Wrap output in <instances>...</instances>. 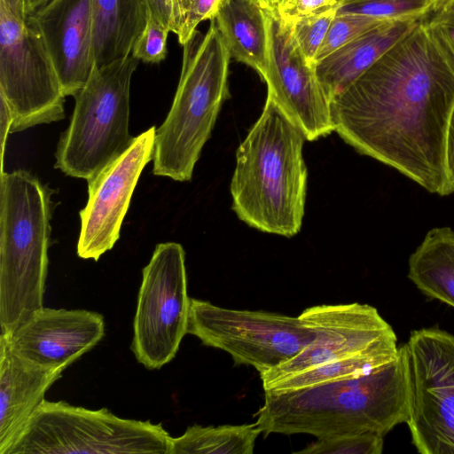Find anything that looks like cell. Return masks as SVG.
I'll use <instances>...</instances> for the list:
<instances>
[{
    "label": "cell",
    "instance_id": "6da1fadb",
    "mask_svg": "<svg viewBox=\"0 0 454 454\" xmlns=\"http://www.w3.org/2000/svg\"><path fill=\"white\" fill-rule=\"evenodd\" d=\"M334 131L359 153L431 193L453 192L446 136L454 108V69L427 21L415 26L330 101Z\"/></svg>",
    "mask_w": 454,
    "mask_h": 454
},
{
    "label": "cell",
    "instance_id": "7a4b0ae2",
    "mask_svg": "<svg viewBox=\"0 0 454 454\" xmlns=\"http://www.w3.org/2000/svg\"><path fill=\"white\" fill-rule=\"evenodd\" d=\"M408 383L402 348L397 358L364 376L289 390L264 391L254 414L264 436L317 438L373 433L385 436L408 419Z\"/></svg>",
    "mask_w": 454,
    "mask_h": 454
},
{
    "label": "cell",
    "instance_id": "3957f363",
    "mask_svg": "<svg viewBox=\"0 0 454 454\" xmlns=\"http://www.w3.org/2000/svg\"><path fill=\"white\" fill-rule=\"evenodd\" d=\"M304 140L300 128L267 96L262 114L236 153L231 193L241 221L287 238L300 231L308 176Z\"/></svg>",
    "mask_w": 454,
    "mask_h": 454
},
{
    "label": "cell",
    "instance_id": "277c9868",
    "mask_svg": "<svg viewBox=\"0 0 454 454\" xmlns=\"http://www.w3.org/2000/svg\"><path fill=\"white\" fill-rule=\"evenodd\" d=\"M51 194L29 172L0 175V326L12 333L43 307Z\"/></svg>",
    "mask_w": 454,
    "mask_h": 454
},
{
    "label": "cell",
    "instance_id": "5b68a950",
    "mask_svg": "<svg viewBox=\"0 0 454 454\" xmlns=\"http://www.w3.org/2000/svg\"><path fill=\"white\" fill-rule=\"evenodd\" d=\"M178 86L170 110L155 130V176L189 181L209 138L223 101L229 98L230 52L214 20L185 43Z\"/></svg>",
    "mask_w": 454,
    "mask_h": 454
},
{
    "label": "cell",
    "instance_id": "8992f818",
    "mask_svg": "<svg viewBox=\"0 0 454 454\" xmlns=\"http://www.w3.org/2000/svg\"><path fill=\"white\" fill-rule=\"evenodd\" d=\"M138 62L130 54L94 66L74 96V113L58 143L55 168L88 181L129 147L134 138L129 132V88Z\"/></svg>",
    "mask_w": 454,
    "mask_h": 454
},
{
    "label": "cell",
    "instance_id": "52a82bcc",
    "mask_svg": "<svg viewBox=\"0 0 454 454\" xmlns=\"http://www.w3.org/2000/svg\"><path fill=\"white\" fill-rule=\"evenodd\" d=\"M161 424L43 400L7 454H169Z\"/></svg>",
    "mask_w": 454,
    "mask_h": 454
},
{
    "label": "cell",
    "instance_id": "ba28073f",
    "mask_svg": "<svg viewBox=\"0 0 454 454\" xmlns=\"http://www.w3.org/2000/svg\"><path fill=\"white\" fill-rule=\"evenodd\" d=\"M187 333L259 374L290 360L316 337L299 316L227 309L195 298H191Z\"/></svg>",
    "mask_w": 454,
    "mask_h": 454
},
{
    "label": "cell",
    "instance_id": "9c48e42d",
    "mask_svg": "<svg viewBox=\"0 0 454 454\" xmlns=\"http://www.w3.org/2000/svg\"><path fill=\"white\" fill-rule=\"evenodd\" d=\"M401 348L412 444L420 454H454V335L436 327L414 330Z\"/></svg>",
    "mask_w": 454,
    "mask_h": 454
},
{
    "label": "cell",
    "instance_id": "30bf717a",
    "mask_svg": "<svg viewBox=\"0 0 454 454\" xmlns=\"http://www.w3.org/2000/svg\"><path fill=\"white\" fill-rule=\"evenodd\" d=\"M0 96L13 117L11 133L65 116V97L44 40L30 17L0 7Z\"/></svg>",
    "mask_w": 454,
    "mask_h": 454
},
{
    "label": "cell",
    "instance_id": "8fae6325",
    "mask_svg": "<svg viewBox=\"0 0 454 454\" xmlns=\"http://www.w3.org/2000/svg\"><path fill=\"white\" fill-rule=\"evenodd\" d=\"M190 305L183 247L158 244L142 270L133 321L131 350L138 363L158 370L174 359L187 333Z\"/></svg>",
    "mask_w": 454,
    "mask_h": 454
},
{
    "label": "cell",
    "instance_id": "7c38bea8",
    "mask_svg": "<svg viewBox=\"0 0 454 454\" xmlns=\"http://www.w3.org/2000/svg\"><path fill=\"white\" fill-rule=\"evenodd\" d=\"M316 337L286 363L260 374L263 388L284 377L376 349H398L392 326L369 304H323L300 315Z\"/></svg>",
    "mask_w": 454,
    "mask_h": 454
},
{
    "label": "cell",
    "instance_id": "4fadbf2b",
    "mask_svg": "<svg viewBox=\"0 0 454 454\" xmlns=\"http://www.w3.org/2000/svg\"><path fill=\"white\" fill-rule=\"evenodd\" d=\"M269 14L268 66L262 80L270 97L313 141L334 131L330 101L317 79L315 64L300 50L292 24Z\"/></svg>",
    "mask_w": 454,
    "mask_h": 454
},
{
    "label": "cell",
    "instance_id": "5bb4252c",
    "mask_svg": "<svg viewBox=\"0 0 454 454\" xmlns=\"http://www.w3.org/2000/svg\"><path fill=\"white\" fill-rule=\"evenodd\" d=\"M155 130L153 126L135 137L123 153L88 180V202L80 211V258L98 261L120 238L138 178L153 158Z\"/></svg>",
    "mask_w": 454,
    "mask_h": 454
},
{
    "label": "cell",
    "instance_id": "9a60e30c",
    "mask_svg": "<svg viewBox=\"0 0 454 454\" xmlns=\"http://www.w3.org/2000/svg\"><path fill=\"white\" fill-rule=\"evenodd\" d=\"M101 314L43 307L8 336L23 358L45 367H68L105 336Z\"/></svg>",
    "mask_w": 454,
    "mask_h": 454
},
{
    "label": "cell",
    "instance_id": "2e32d148",
    "mask_svg": "<svg viewBox=\"0 0 454 454\" xmlns=\"http://www.w3.org/2000/svg\"><path fill=\"white\" fill-rule=\"evenodd\" d=\"M50 52L66 96H74L94 66L91 0H53L29 16Z\"/></svg>",
    "mask_w": 454,
    "mask_h": 454
},
{
    "label": "cell",
    "instance_id": "e0dca14e",
    "mask_svg": "<svg viewBox=\"0 0 454 454\" xmlns=\"http://www.w3.org/2000/svg\"><path fill=\"white\" fill-rule=\"evenodd\" d=\"M67 367H45L19 356L0 335V454H7Z\"/></svg>",
    "mask_w": 454,
    "mask_h": 454
},
{
    "label": "cell",
    "instance_id": "ac0fdd59",
    "mask_svg": "<svg viewBox=\"0 0 454 454\" xmlns=\"http://www.w3.org/2000/svg\"><path fill=\"white\" fill-rule=\"evenodd\" d=\"M418 21H386L317 60L315 71L329 101L371 67Z\"/></svg>",
    "mask_w": 454,
    "mask_h": 454
},
{
    "label": "cell",
    "instance_id": "d6986e66",
    "mask_svg": "<svg viewBox=\"0 0 454 454\" xmlns=\"http://www.w3.org/2000/svg\"><path fill=\"white\" fill-rule=\"evenodd\" d=\"M231 58L265 74L269 55V14L258 0H221L213 19Z\"/></svg>",
    "mask_w": 454,
    "mask_h": 454
},
{
    "label": "cell",
    "instance_id": "ffe728a7",
    "mask_svg": "<svg viewBox=\"0 0 454 454\" xmlns=\"http://www.w3.org/2000/svg\"><path fill=\"white\" fill-rule=\"evenodd\" d=\"M91 6L95 65L130 55L148 20L146 0H91Z\"/></svg>",
    "mask_w": 454,
    "mask_h": 454
},
{
    "label": "cell",
    "instance_id": "44dd1931",
    "mask_svg": "<svg viewBox=\"0 0 454 454\" xmlns=\"http://www.w3.org/2000/svg\"><path fill=\"white\" fill-rule=\"evenodd\" d=\"M408 278L425 295L454 308V231L431 229L411 254Z\"/></svg>",
    "mask_w": 454,
    "mask_h": 454
},
{
    "label": "cell",
    "instance_id": "7402d4cb",
    "mask_svg": "<svg viewBox=\"0 0 454 454\" xmlns=\"http://www.w3.org/2000/svg\"><path fill=\"white\" fill-rule=\"evenodd\" d=\"M262 434L256 422L243 425H192L172 437L169 454H253Z\"/></svg>",
    "mask_w": 454,
    "mask_h": 454
},
{
    "label": "cell",
    "instance_id": "603a6c76",
    "mask_svg": "<svg viewBox=\"0 0 454 454\" xmlns=\"http://www.w3.org/2000/svg\"><path fill=\"white\" fill-rule=\"evenodd\" d=\"M398 349H376L325 363L279 379L266 387L269 390H289L324 382L356 378L380 370L395 361Z\"/></svg>",
    "mask_w": 454,
    "mask_h": 454
},
{
    "label": "cell",
    "instance_id": "cb8c5ba5",
    "mask_svg": "<svg viewBox=\"0 0 454 454\" xmlns=\"http://www.w3.org/2000/svg\"><path fill=\"white\" fill-rule=\"evenodd\" d=\"M431 0H344L337 13H352L392 21L423 20L431 12Z\"/></svg>",
    "mask_w": 454,
    "mask_h": 454
},
{
    "label": "cell",
    "instance_id": "d4e9b609",
    "mask_svg": "<svg viewBox=\"0 0 454 454\" xmlns=\"http://www.w3.org/2000/svg\"><path fill=\"white\" fill-rule=\"evenodd\" d=\"M384 436L373 433L341 434L317 438L295 452L301 454H380Z\"/></svg>",
    "mask_w": 454,
    "mask_h": 454
},
{
    "label": "cell",
    "instance_id": "484cf974",
    "mask_svg": "<svg viewBox=\"0 0 454 454\" xmlns=\"http://www.w3.org/2000/svg\"><path fill=\"white\" fill-rule=\"evenodd\" d=\"M386 21L358 14L336 12L317 56L316 62Z\"/></svg>",
    "mask_w": 454,
    "mask_h": 454
},
{
    "label": "cell",
    "instance_id": "4316f807",
    "mask_svg": "<svg viewBox=\"0 0 454 454\" xmlns=\"http://www.w3.org/2000/svg\"><path fill=\"white\" fill-rule=\"evenodd\" d=\"M337 10L332 9L292 23L293 35L300 50L314 64Z\"/></svg>",
    "mask_w": 454,
    "mask_h": 454
},
{
    "label": "cell",
    "instance_id": "83f0119b",
    "mask_svg": "<svg viewBox=\"0 0 454 454\" xmlns=\"http://www.w3.org/2000/svg\"><path fill=\"white\" fill-rule=\"evenodd\" d=\"M169 32L160 21L149 15L144 31L132 48L131 55L145 63H160L167 56Z\"/></svg>",
    "mask_w": 454,
    "mask_h": 454
},
{
    "label": "cell",
    "instance_id": "f1b7e54d",
    "mask_svg": "<svg viewBox=\"0 0 454 454\" xmlns=\"http://www.w3.org/2000/svg\"><path fill=\"white\" fill-rule=\"evenodd\" d=\"M221 0H184L181 21L176 33L181 45L187 43L197 31L198 25L213 20Z\"/></svg>",
    "mask_w": 454,
    "mask_h": 454
},
{
    "label": "cell",
    "instance_id": "f546056e",
    "mask_svg": "<svg viewBox=\"0 0 454 454\" xmlns=\"http://www.w3.org/2000/svg\"><path fill=\"white\" fill-rule=\"evenodd\" d=\"M344 0H282L277 12L280 20L286 23L338 9Z\"/></svg>",
    "mask_w": 454,
    "mask_h": 454
},
{
    "label": "cell",
    "instance_id": "4dcf8cb0",
    "mask_svg": "<svg viewBox=\"0 0 454 454\" xmlns=\"http://www.w3.org/2000/svg\"><path fill=\"white\" fill-rule=\"evenodd\" d=\"M427 23L431 35L454 69V7L434 14Z\"/></svg>",
    "mask_w": 454,
    "mask_h": 454
},
{
    "label": "cell",
    "instance_id": "1f68e13d",
    "mask_svg": "<svg viewBox=\"0 0 454 454\" xmlns=\"http://www.w3.org/2000/svg\"><path fill=\"white\" fill-rule=\"evenodd\" d=\"M183 1L146 0L149 15L176 34L181 21Z\"/></svg>",
    "mask_w": 454,
    "mask_h": 454
},
{
    "label": "cell",
    "instance_id": "d6a6232c",
    "mask_svg": "<svg viewBox=\"0 0 454 454\" xmlns=\"http://www.w3.org/2000/svg\"><path fill=\"white\" fill-rule=\"evenodd\" d=\"M13 121L12 111L5 101V99L0 96V145H1V173H4V155L5 144L7 141L8 134L11 133V129Z\"/></svg>",
    "mask_w": 454,
    "mask_h": 454
},
{
    "label": "cell",
    "instance_id": "836d02e7",
    "mask_svg": "<svg viewBox=\"0 0 454 454\" xmlns=\"http://www.w3.org/2000/svg\"><path fill=\"white\" fill-rule=\"evenodd\" d=\"M445 153L448 178L452 187L454 184V108L447 129Z\"/></svg>",
    "mask_w": 454,
    "mask_h": 454
},
{
    "label": "cell",
    "instance_id": "e575fe53",
    "mask_svg": "<svg viewBox=\"0 0 454 454\" xmlns=\"http://www.w3.org/2000/svg\"><path fill=\"white\" fill-rule=\"evenodd\" d=\"M0 7L18 20H22L27 18L25 0H0Z\"/></svg>",
    "mask_w": 454,
    "mask_h": 454
},
{
    "label": "cell",
    "instance_id": "d590c367",
    "mask_svg": "<svg viewBox=\"0 0 454 454\" xmlns=\"http://www.w3.org/2000/svg\"><path fill=\"white\" fill-rule=\"evenodd\" d=\"M53 0H25L27 16H32Z\"/></svg>",
    "mask_w": 454,
    "mask_h": 454
},
{
    "label": "cell",
    "instance_id": "8d00e7d4",
    "mask_svg": "<svg viewBox=\"0 0 454 454\" xmlns=\"http://www.w3.org/2000/svg\"><path fill=\"white\" fill-rule=\"evenodd\" d=\"M431 12L440 13L454 7V0H431Z\"/></svg>",
    "mask_w": 454,
    "mask_h": 454
},
{
    "label": "cell",
    "instance_id": "74e56055",
    "mask_svg": "<svg viewBox=\"0 0 454 454\" xmlns=\"http://www.w3.org/2000/svg\"><path fill=\"white\" fill-rule=\"evenodd\" d=\"M282 0H258L261 5L270 12H277Z\"/></svg>",
    "mask_w": 454,
    "mask_h": 454
},
{
    "label": "cell",
    "instance_id": "f35d334b",
    "mask_svg": "<svg viewBox=\"0 0 454 454\" xmlns=\"http://www.w3.org/2000/svg\"><path fill=\"white\" fill-rule=\"evenodd\" d=\"M453 192H454V184L452 185Z\"/></svg>",
    "mask_w": 454,
    "mask_h": 454
}]
</instances>
